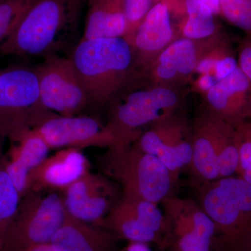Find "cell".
<instances>
[{
  "instance_id": "6da1fadb",
  "label": "cell",
  "mask_w": 251,
  "mask_h": 251,
  "mask_svg": "<svg viewBox=\"0 0 251 251\" xmlns=\"http://www.w3.org/2000/svg\"><path fill=\"white\" fill-rule=\"evenodd\" d=\"M86 0H37L14 32L0 44L11 55H57L72 45Z\"/></svg>"
},
{
  "instance_id": "7a4b0ae2",
  "label": "cell",
  "mask_w": 251,
  "mask_h": 251,
  "mask_svg": "<svg viewBox=\"0 0 251 251\" xmlns=\"http://www.w3.org/2000/svg\"><path fill=\"white\" fill-rule=\"evenodd\" d=\"M194 190L215 227L211 251H250L251 184L235 175Z\"/></svg>"
},
{
  "instance_id": "3957f363",
  "label": "cell",
  "mask_w": 251,
  "mask_h": 251,
  "mask_svg": "<svg viewBox=\"0 0 251 251\" xmlns=\"http://www.w3.org/2000/svg\"><path fill=\"white\" fill-rule=\"evenodd\" d=\"M129 41L124 37L81 39L69 58L90 103L103 104L116 90L131 64Z\"/></svg>"
},
{
  "instance_id": "277c9868",
  "label": "cell",
  "mask_w": 251,
  "mask_h": 251,
  "mask_svg": "<svg viewBox=\"0 0 251 251\" xmlns=\"http://www.w3.org/2000/svg\"><path fill=\"white\" fill-rule=\"evenodd\" d=\"M100 167L103 175L120 185L123 192L158 204L175 196L179 181L156 156L134 145L108 149L100 157Z\"/></svg>"
},
{
  "instance_id": "5b68a950",
  "label": "cell",
  "mask_w": 251,
  "mask_h": 251,
  "mask_svg": "<svg viewBox=\"0 0 251 251\" xmlns=\"http://www.w3.org/2000/svg\"><path fill=\"white\" fill-rule=\"evenodd\" d=\"M239 151L233 126L215 115L200 119L193 133V156L187 169L193 189L233 176Z\"/></svg>"
},
{
  "instance_id": "8992f818",
  "label": "cell",
  "mask_w": 251,
  "mask_h": 251,
  "mask_svg": "<svg viewBox=\"0 0 251 251\" xmlns=\"http://www.w3.org/2000/svg\"><path fill=\"white\" fill-rule=\"evenodd\" d=\"M57 114L41 102L35 70L14 68L0 74V133L16 143Z\"/></svg>"
},
{
  "instance_id": "52a82bcc",
  "label": "cell",
  "mask_w": 251,
  "mask_h": 251,
  "mask_svg": "<svg viewBox=\"0 0 251 251\" xmlns=\"http://www.w3.org/2000/svg\"><path fill=\"white\" fill-rule=\"evenodd\" d=\"M66 214L62 196L28 191L21 198L8 228L2 251H24L49 244Z\"/></svg>"
},
{
  "instance_id": "ba28073f",
  "label": "cell",
  "mask_w": 251,
  "mask_h": 251,
  "mask_svg": "<svg viewBox=\"0 0 251 251\" xmlns=\"http://www.w3.org/2000/svg\"><path fill=\"white\" fill-rule=\"evenodd\" d=\"M166 232L161 251H211L215 227L197 201L171 196L161 202Z\"/></svg>"
},
{
  "instance_id": "9c48e42d",
  "label": "cell",
  "mask_w": 251,
  "mask_h": 251,
  "mask_svg": "<svg viewBox=\"0 0 251 251\" xmlns=\"http://www.w3.org/2000/svg\"><path fill=\"white\" fill-rule=\"evenodd\" d=\"M99 227L119 239L153 244L158 249L166 232L164 214L158 204L123 191L120 201Z\"/></svg>"
},
{
  "instance_id": "30bf717a",
  "label": "cell",
  "mask_w": 251,
  "mask_h": 251,
  "mask_svg": "<svg viewBox=\"0 0 251 251\" xmlns=\"http://www.w3.org/2000/svg\"><path fill=\"white\" fill-rule=\"evenodd\" d=\"M34 70L41 102L50 111L74 116L90 103L69 57L57 54L46 57Z\"/></svg>"
},
{
  "instance_id": "8fae6325",
  "label": "cell",
  "mask_w": 251,
  "mask_h": 251,
  "mask_svg": "<svg viewBox=\"0 0 251 251\" xmlns=\"http://www.w3.org/2000/svg\"><path fill=\"white\" fill-rule=\"evenodd\" d=\"M177 102L174 92L168 89L156 88L140 91L128 96L115 110L108 126L117 141V147H128L140 135L137 130L154 121L163 120L167 110Z\"/></svg>"
},
{
  "instance_id": "7c38bea8",
  "label": "cell",
  "mask_w": 251,
  "mask_h": 251,
  "mask_svg": "<svg viewBox=\"0 0 251 251\" xmlns=\"http://www.w3.org/2000/svg\"><path fill=\"white\" fill-rule=\"evenodd\" d=\"M64 206L71 216L99 226L121 199L122 189L115 181L90 172L64 190Z\"/></svg>"
},
{
  "instance_id": "4fadbf2b",
  "label": "cell",
  "mask_w": 251,
  "mask_h": 251,
  "mask_svg": "<svg viewBox=\"0 0 251 251\" xmlns=\"http://www.w3.org/2000/svg\"><path fill=\"white\" fill-rule=\"evenodd\" d=\"M50 149L112 148L117 146L116 138L107 126L88 116L56 115L34 128Z\"/></svg>"
},
{
  "instance_id": "5bb4252c",
  "label": "cell",
  "mask_w": 251,
  "mask_h": 251,
  "mask_svg": "<svg viewBox=\"0 0 251 251\" xmlns=\"http://www.w3.org/2000/svg\"><path fill=\"white\" fill-rule=\"evenodd\" d=\"M181 126L158 122L156 128L140 135L134 145L156 156L179 180L181 172L187 170L193 156V137L188 138Z\"/></svg>"
},
{
  "instance_id": "9a60e30c",
  "label": "cell",
  "mask_w": 251,
  "mask_h": 251,
  "mask_svg": "<svg viewBox=\"0 0 251 251\" xmlns=\"http://www.w3.org/2000/svg\"><path fill=\"white\" fill-rule=\"evenodd\" d=\"M89 170L90 163L80 150L62 149L29 172L27 192L64 191L89 173Z\"/></svg>"
},
{
  "instance_id": "2e32d148",
  "label": "cell",
  "mask_w": 251,
  "mask_h": 251,
  "mask_svg": "<svg viewBox=\"0 0 251 251\" xmlns=\"http://www.w3.org/2000/svg\"><path fill=\"white\" fill-rule=\"evenodd\" d=\"M120 239L95 225L66 214L49 244L54 251H115Z\"/></svg>"
},
{
  "instance_id": "e0dca14e",
  "label": "cell",
  "mask_w": 251,
  "mask_h": 251,
  "mask_svg": "<svg viewBox=\"0 0 251 251\" xmlns=\"http://www.w3.org/2000/svg\"><path fill=\"white\" fill-rule=\"evenodd\" d=\"M13 147L6 171L22 198L27 192L29 172L47 158L49 148L35 129L29 130Z\"/></svg>"
},
{
  "instance_id": "ac0fdd59",
  "label": "cell",
  "mask_w": 251,
  "mask_h": 251,
  "mask_svg": "<svg viewBox=\"0 0 251 251\" xmlns=\"http://www.w3.org/2000/svg\"><path fill=\"white\" fill-rule=\"evenodd\" d=\"M87 4L82 39L125 37L126 20L122 0H87Z\"/></svg>"
},
{
  "instance_id": "d6986e66",
  "label": "cell",
  "mask_w": 251,
  "mask_h": 251,
  "mask_svg": "<svg viewBox=\"0 0 251 251\" xmlns=\"http://www.w3.org/2000/svg\"><path fill=\"white\" fill-rule=\"evenodd\" d=\"M168 5L158 2L144 18L134 36L135 47L142 52H151L166 46L173 37Z\"/></svg>"
},
{
  "instance_id": "ffe728a7",
  "label": "cell",
  "mask_w": 251,
  "mask_h": 251,
  "mask_svg": "<svg viewBox=\"0 0 251 251\" xmlns=\"http://www.w3.org/2000/svg\"><path fill=\"white\" fill-rule=\"evenodd\" d=\"M196 50L189 39L175 41L160 56L157 74L162 79H171L176 73L191 74L196 67Z\"/></svg>"
},
{
  "instance_id": "44dd1931",
  "label": "cell",
  "mask_w": 251,
  "mask_h": 251,
  "mask_svg": "<svg viewBox=\"0 0 251 251\" xmlns=\"http://www.w3.org/2000/svg\"><path fill=\"white\" fill-rule=\"evenodd\" d=\"M21 197L6 171V161L0 158V251L6 232L17 210Z\"/></svg>"
},
{
  "instance_id": "7402d4cb",
  "label": "cell",
  "mask_w": 251,
  "mask_h": 251,
  "mask_svg": "<svg viewBox=\"0 0 251 251\" xmlns=\"http://www.w3.org/2000/svg\"><path fill=\"white\" fill-rule=\"evenodd\" d=\"M188 14L184 34L189 39H203L211 36L216 29L214 14L199 0H186Z\"/></svg>"
},
{
  "instance_id": "603a6c76",
  "label": "cell",
  "mask_w": 251,
  "mask_h": 251,
  "mask_svg": "<svg viewBox=\"0 0 251 251\" xmlns=\"http://www.w3.org/2000/svg\"><path fill=\"white\" fill-rule=\"evenodd\" d=\"M37 0H5L0 3V44L13 32Z\"/></svg>"
},
{
  "instance_id": "cb8c5ba5",
  "label": "cell",
  "mask_w": 251,
  "mask_h": 251,
  "mask_svg": "<svg viewBox=\"0 0 251 251\" xmlns=\"http://www.w3.org/2000/svg\"><path fill=\"white\" fill-rule=\"evenodd\" d=\"M221 13L251 36V0H221Z\"/></svg>"
},
{
  "instance_id": "d4e9b609",
  "label": "cell",
  "mask_w": 251,
  "mask_h": 251,
  "mask_svg": "<svg viewBox=\"0 0 251 251\" xmlns=\"http://www.w3.org/2000/svg\"><path fill=\"white\" fill-rule=\"evenodd\" d=\"M154 0H122L124 12L126 20L125 36L134 37L137 29L144 18L153 6Z\"/></svg>"
},
{
  "instance_id": "484cf974",
  "label": "cell",
  "mask_w": 251,
  "mask_h": 251,
  "mask_svg": "<svg viewBox=\"0 0 251 251\" xmlns=\"http://www.w3.org/2000/svg\"><path fill=\"white\" fill-rule=\"evenodd\" d=\"M234 127L239 151V165L236 175L251 184V136L240 126Z\"/></svg>"
},
{
  "instance_id": "4316f807",
  "label": "cell",
  "mask_w": 251,
  "mask_h": 251,
  "mask_svg": "<svg viewBox=\"0 0 251 251\" xmlns=\"http://www.w3.org/2000/svg\"><path fill=\"white\" fill-rule=\"evenodd\" d=\"M238 67L237 61L232 57H226L218 60L215 67V77L218 82L224 80Z\"/></svg>"
},
{
  "instance_id": "83f0119b",
  "label": "cell",
  "mask_w": 251,
  "mask_h": 251,
  "mask_svg": "<svg viewBox=\"0 0 251 251\" xmlns=\"http://www.w3.org/2000/svg\"><path fill=\"white\" fill-rule=\"evenodd\" d=\"M115 251H152L150 244L143 242H128V244L120 250Z\"/></svg>"
},
{
  "instance_id": "f1b7e54d",
  "label": "cell",
  "mask_w": 251,
  "mask_h": 251,
  "mask_svg": "<svg viewBox=\"0 0 251 251\" xmlns=\"http://www.w3.org/2000/svg\"><path fill=\"white\" fill-rule=\"evenodd\" d=\"M218 60L213 59H205L199 63L197 71L202 74H208L212 69H215Z\"/></svg>"
},
{
  "instance_id": "f546056e",
  "label": "cell",
  "mask_w": 251,
  "mask_h": 251,
  "mask_svg": "<svg viewBox=\"0 0 251 251\" xmlns=\"http://www.w3.org/2000/svg\"><path fill=\"white\" fill-rule=\"evenodd\" d=\"M217 82L218 80H216L215 76H211L209 74H204L200 80L199 85L202 90L206 91L210 90Z\"/></svg>"
},
{
  "instance_id": "4dcf8cb0",
  "label": "cell",
  "mask_w": 251,
  "mask_h": 251,
  "mask_svg": "<svg viewBox=\"0 0 251 251\" xmlns=\"http://www.w3.org/2000/svg\"><path fill=\"white\" fill-rule=\"evenodd\" d=\"M211 9L213 14L221 13V0H199Z\"/></svg>"
},
{
  "instance_id": "1f68e13d",
  "label": "cell",
  "mask_w": 251,
  "mask_h": 251,
  "mask_svg": "<svg viewBox=\"0 0 251 251\" xmlns=\"http://www.w3.org/2000/svg\"><path fill=\"white\" fill-rule=\"evenodd\" d=\"M24 251H54L52 248L50 247L49 244H42V245L37 246V247L31 248L27 250Z\"/></svg>"
},
{
  "instance_id": "d6a6232c",
  "label": "cell",
  "mask_w": 251,
  "mask_h": 251,
  "mask_svg": "<svg viewBox=\"0 0 251 251\" xmlns=\"http://www.w3.org/2000/svg\"><path fill=\"white\" fill-rule=\"evenodd\" d=\"M5 1V0H0V3L2 2V1Z\"/></svg>"
},
{
  "instance_id": "836d02e7",
  "label": "cell",
  "mask_w": 251,
  "mask_h": 251,
  "mask_svg": "<svg viewBox=\"0 0 251 251\" xmlns=\"http://www.w3.org/2000/svg\"><path fill=\"white\" fill-rule=\"evenodd\" d=\"M1 72H1V70H0V74H1Z\"/></svg>"
},
{
  "instance_id": "e575fe53",
  "label": "cell",
  "mask_w": 251,
  "mask_h": 251,
  "mask_svg": "<svg viewBox=\"0 0 251 251\" xmlns=\"http://www.w3.org/2000/svg\"><path fill=\"white\" fill-rule=\"evenodd\" d=\"M249 118L251 119V116L249 117Z\"/></svg>"
},
{
  "instance_id": "d590c367",
  "label": "cell",
  "mask_w": 251,
  "mask_h": 251,
  "mask_svg": "<svg viewBox=\"0 0 251 251\" xmlns=\"http://www.w3.org/2000/svg\"><path fill=\"white\" fill-rule=\"evenodd\" d=\"M250 251H251V249H250Z\"/></svg>"
}]
</instances>
